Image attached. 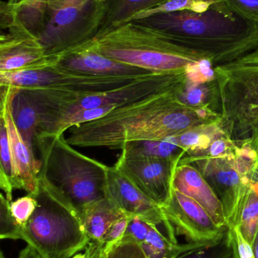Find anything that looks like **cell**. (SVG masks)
<instances>
[{"mask_svg": "<svg viewBox=\"0 0 258 258\" xmlns=\"http://www.w3.org/2000/svg\"><path fill=\"white\" fill-rule=\"evenodd\" d=\"M183 82L171 90L120 106L99 119L70 128L66 141L73 147L122 150L130 143L162 141L221 119L219 112L183 102L179 96Z\"/></svg>", "mask_w": 258, "mask_h": 258, "instance_id": "cell-1", "label": "cell"}, {"mask_svg": "<svg viewBox=\"0 0 258 258\" xmlns=\"http://www.w3.org/2000/svg\"><path fill=\"white\" fill-rule=\"evenodd\" d=\"M133 21L199 54L215 67L230 63L258 48V21L238 15L224 0H218L204 12L177 11Z\"/></svg>", "mask_w": 258, "mask_h": 258, "instance_id": "cell-2", "label": "cell"}, {"mask_svg": "<svg viewBox=\"0 0 258 258\" xmlns=\"http://www.w3.org/2000/svg\"><path fill=\"white\" fill-rule=\"evenodd\" d=\"M186 71L152 73L128 84L95 93H77L54 89H23L28 94L39 113V129L36 141L57 137L62 124L78 112L109 106L117 108L171 90L184 81Z\"/></svg>", "mask_w": 258, "mask_h": 258, "instance_id": "cell-3", "label": "cell"}, {"mask_svg": "<svg viewBox=\"0 0 258 258\" xmlns=\"http://www.w3.org/2000/svg\"><path fill=\"white\" fill-rule=\"evenodd\" d=\"M37 207L24 226L21 240L43 258H71L90 242L80 212L51 183L39 177Z\"/></svg>", "mask_w": 258, "mask_h": 258, "instance_id": "cell-4", "label": "cell"}, {"mask_svg": "<svg viewBox=\"0 0 258 258\" xmlns=\"http://www.w3.org/2000/svg\"><path fill=\"white\" fill-rule=\"evenodd\" d=\"M92 44L109 58L151 73L183 72L204 59L135 21L97 35Z\"/></svg>", "mask_w": 258, "mask_h": 258, "instance_id": "cell-5", "label": "cell"}, {"mask_svg": "<svg viewBox=\"0 0 258 258\" xmlns=\"http://www.w3.org/2000/svg\"><path fill=\"white\" fill-rule=\"evenodd\" d=\"M36 144L42 155L39 177L62 192L80 214L106 197L109 166L77 151L64 135Z\"/></svg>", "mask_w": 258, "mask_h": 258, "instance_id": "cell-6", "label": "cell"}, {"mask_svg": "<svg viewBox=\"0 0 258 258\" xmlns=\"http://www.w3.org/2000/svg\"><path fill=\"white\" fill-rule=\"evenodd\" d=\"M221 91L223 126L234 140L258 126V48L225 64L215 67Z\"/></svg>", "mask_w": 258, "mask_h": 258, "instance_id": "cell-7", "label": "cell"}, {"mask_svg": "<svg viewBox=\"0 0 258 258\" xmlns=\"http://www.w3.org/2000/svg\"><path fill=\"white\" fill-rule=\"evenodd\" d=\"M105 12L100 0H46L36 36L48 54L68 51L97 36Z\"/></svg>", "mask_w": 258, "mask_h": 258, "instance_id": "cell-8", "label": "cell"}, {"mask_svg": "<svg viewBox=\"0 0 258 258\" xmlns=\"http://www.w3.org/2000/svg\"><path fill=\"white\" fill-rule=\"evenodd\" d=\"M236 156L201 158L191 163L202 174L224 206L228 227L233 224L241 197L254 178V153L248 140L239 141Z\"/></svg>", "mask_w": 258, "mask_h": 258, "instance_id": "cell-9", "label": "cell"}, {"mask_svg": "<svg viewBox=\"0 0 258 258\" xmlns=\"http://www.w3.org/2000/svg\"><path fill=\"white\" fill-rule=\"evenodd\" d=\"M0 72L39 70L55 66L62 52L48 54L38 38L23 24L16 7L0 5Z\"/></svg>", "mask_w": 258, "mask_h": 258, "instance_id": "cell-10", "label": "cell"}, {"mask_svg": "<svg viewBox=\"0 0 258 258\" xmlns=\"http://www.w3.org/2000/svg\"><path fill=\"white\" fill-rule=\"evenodd\" d=\"M142 77L96 75L68 71L55 65L43 69L0 72V86L90 94L120 87Z\"/></svg>", "mask_w": 258, "mask_h": 258, "instance_id": "cell-11", "label": "cell"}, {"mask_svg": "<svg viewBox=\"0 0 258 258\" xmlns=\"http://www.w3.org/2000/svg\"><path fill=\"white\" fill-rule=\"evenodd\" d=\"M162 209L175 233L185 236L188 242L213 245L227 234L228 228L218 226L199 203L174 186L171 197Z\"/></svg>", "mask_w": 258, "mask_h": 258, "instance_id": "cell-12", "label": "cell"}, {"mask_svg": "<svg viewBox=\"0 0 258 258\" xmlns=\"http://www.w3.org/2000/svg\"><path fill=\"white\" fill-rule=\"evenodd\" d=\"M0 116L4 119L9 135L14 173V188L23 189L29 195H37L39 191V174L42 162L37 160L33 148L24 141L12 116V106L20 90L12 86H0Z\"/></svg>", "mask_w": 258, "mask_h": 258, "instance_id": "cell-13", "label": "cell"}, {"mask_svg": "<svg viewBox=\"0 0 258 258\" xmlns=\"http://www.w3.org/2000/svg\"><path fill=\"white\" fill-rule=\"evenodd\" d=\"M183 156V154L173 158L127 157L121 153L115 165L162 207L171 197L174 171Z\"/></svg>", "mask_w": 258, "mask_h": 258, "instance_id": "cell-14", "label": "cell"}, {"mask_svg": "<svg viewBox=\"0 0 258 258\" xmlns=\"http://www.w3.org/2000/svg\"><path fill=\"white\" fill-rule=\"evenodd\" d=\"M106 197L127 215L140 218L159 228L163 226L167 236L177 242L174 227L165 218L162 207L148 198L115 165L109 167Z\"/></svg>", "mask_w": 258, "mask_h": 258, "instance_id": "cell-15", "label": "cell"}, {"mask_svg": "<svg viewBox=\"0 0 258 258\" xmlns=\"http://www.w3.org/2000/svg\"><path fill=\"white\" fill-rule=\"evenodd\" d=\"M58 67L76 72L96 75L142 77L149 71L117 61L103 55L95 49L92 39L62 52Z\"/></svg>", "mask_w": 258, "mask_h": 258, "instance_id": "cell-16", "label": "cell"}, {"mask_svg": "<svg viewBox=\"0 0 258 258\" xmlns=\"http://www.w3.org/2000/svg\"><path fill=\"white\" fill-rule=\"evenodd\" d=\"M173 186L199 203L218 226L228 228L221 200L194 165L179 163L174 171Z\"/></svg>", "mask_w": 258, "mask_h": 258, "instance_id": "cell-17", "label": "cell"}, {"mask_svg": "<svg viewBox=\"0 0 258 258\" xmlns=\"http://www.w3.org/2000/svg\"><path fill=\"white\" fill-rule=\"evenodd\" d=\"M80 216L90 241L102 242L110 226L119 218L130 215L124 213L106 197L86 206L80 212Z\"/></svg>", "mask_w": 258, "mask_h": 258, "instance_id": "cell-18", "label": "cell"}, {"mask_svg": "<svg viewBox=\"0 0 258 258\" xmlns=\"http://www.w3.org/2000/svg\"><path fill=\"white\" fill-rule=\"evenodd\" d=\"M224 132H227L220 119L212 123L188 129L174 136L177 145L184 153L179 163H189L192 159L199 157L207 150L211 143Z\"/></svg>", "mask_w": 258, "mask_h": 258, "instance_id": "cell-19", "label": "cell"}, {"mask_svg": "<svg viewBox=\"0 0 258 258\" xmlns=\"http://www.w3.org/2000/svg\"><path fill=\"white\" fill-rule=\"evenodd\" d=\"M139 244L148 258H178L185 253L211 245L196 242L179 244L164 234L159 227L151 224L145 240Z\"/></svg>", "mask_w": 258, "mask_h": 258, "instance_id": "cell-20", "label": "cell"}, {"mask_svg": "<svg viewBox=\"0 0 258 258\" xmlns=\"http://www.w3.org/2000/svg\"><path fill=\"white\" fill-rule=\"evenodd\" d=\"M168 0H106L104 18L98 34L130 22L139 12L156 7Z\"/></svg>", "mask_w": 258, "mask_h": 258, "instance_id": "cell-21", "label": "cell"}, {"mask_svg": "<svg viewBox=\"0 0 258 258\" xmlns=\"http://www.w3.org/2000/svg\"><path fill=\"white\" fill-rule=\"evenodd\" d=\"M230 226H236L244 237L254 244L258 232V180L252 179L245 188Z\"/></svg>", "mask_w": 258, "mask_h": 258, "instance_id": "cell-22", "label": "cell"}, {"mask_svg": "<svg viewBox=\"0 0 258 258\" xmlns=\"http://www.w3.org/2000/svg\"><path fill=\"white\" fill-rule=\"evenodd\" d=\"M12 111L20 133L27 144L33 148L39 129V116L36 106L26 91H18L12 102Z\"/></svg>", "mask_w": 258, "mask_h": 258, "instance_id": "cell-23", "label": "cell"}, {"mask_svg": "<svg viewBox=\"0 0 258 258\" xmlns=\"http://www.w3.org/2000/svg\"><path fill=\"white\" fill-rule=\"evenodd\" d=\"M121 154L127 157L173 158L180 154L184 156L174 136L162 141L130 143L121 150Z\"/></svg>", "mask_w": 258, "mask_h": 258, "instance_id": "cell-24", "label": "cell"}, {"mask_svg": "<svg viewBox=\"0 0 258 258\" xmlns=\"http://www.w3.org/2000/svg\"><path fill=\"white\" fill-rule=\"evenodd\" d=\"M0 186L5 197L12 202L14 188L13 165L9 145V135L4 119L0 116Z\"/></svg>", "mask_w": 258, "mask_h": 258, "instance_id": "cell-25", "label": "cell"}, {"mask_svg": "<svg viewBox=\"0 0 258 258\" xmlns=\"http://www.w3.org/2000/svg\"><path fill=\"white\" fill-rule=\"evenodd\" d=\"M218 0H168L156 7L136 14L131 21L143 19L157 14L168 13L177 11L190 10L204 12L209 9Z\"/></svg>", "mask_w": 258, "mask_h": 258, "instance_id": "cell-26", "label": "cell"}, {"mask_svg": "<svg viewBox=\"0 0 258 258\" xmlns=\"http://www.w3.org/2000/svg\"><path fill=\"white\" fill-rule=\"evenodd\" d=\"M46 0H26L21 6H15L21 22L36 36L40 28Z\"/></svg>", "mask_w": 258, "mask_h": 258, "instance_id": "cell-27", "label": "cell"}, {"mask_svg": "<svg viewBox=\"0 0 258 258\" xmlns=\"http://www.w3.org/2000/svg\"><path fill=\"white\" fill-rule=\"evenodd\" d=\"M9 202L3 194H1L0 205V238L1 239H21L22 228L17 224L11 214Z\"/></svg>", "mask_w": 258, "mask_h": 258, "instance_id": "cell-28", "label": "cell"}, {"mask_svg": "<svg viewBox=\"0 0 258 258\" xmlns=\"http://www.w3.org/2000/svg\"><path fill=\"white\" fill-rule=\"evenodd\" d=\"M36 207L37 201L36 198L29 194L11 202L9 205L12 217L22 230L34 213Z\"/></svg>", "mask_w": 258, "mask_h": 258, "instance_id": "cell-29", "label": "cell"}, {"mask_svg": "<svg viewBox=\"0 0 258 258\" xmlns=\"http://www.w3.org/2000/svg\"><path fill=\"white\" fill-rule=\"evenodd\" d=\"M227 237L232 251V258H256L253 245L242 235L236 226H230Z\"/></svg>", "mask_w": 258, "mask_h": 258, "instance_id": "cell-30", "label": "cell"}, {"mask_svg": "<svg viewBox=\"0 0 258 258\" xmlns=\"http://www.w3.org/2000/svg\"><path fill=\"white\" fill-rule=\"evenodd\" d=\"M107 258H148L140 245L134 241L122 239L105 246Z\"/></svg>", "mask_w": 258, "mask_h": 258, "instance_id": "cell-31", "label": "cell"}, {"mask_svg": "<svg viewBox=\"0 0 258 258\" xmlns=\"http://www.w3.org/2000/svg\"><path fill=\"white\" fill-rule=\"evenodd\" d=\"M232 251L227 234L222 241L182 254L178 258H232Z\"/></svg>", "mask_w": 258, "mask_h": 258, "instance_id": "cell-32", "label": "cell"}, {"mask_svg": "<svg viewBox=\"0 0 258 258\" xmlns=\"http://www.w3.org/2000/svg\"><path fill=\"white\" fill-rule=\"evenodd\" d=\"M233 12L250 21H258V0H224Z\"/></svg>", "mask_w": 258, "mask_h": 258, "instance_id": "cell-33", "label": "cell"}, {"mask_svg": "<svg viewBox=\"0 0 258 258\" xmlns=\"http://www.w3.org/2000/svg\"><path fill=\"white\" fill-rule=\"evenodd\" d=\"M133 218V217L124 216L115 221L106 232L102 243L107 245L121 240L124 237L127 227Z\"/></svg>", "mask_w": 258, "mask_h": 258, "instance_id": "cell-34", "label": "cell"}, {"mask_svg": "<svg viewBox=\"0 0 258 258\" xmlns=\"http://www.w3.org/2000/svg\"><path fill=\"white\" fill-rule=\"evenodd\" d=\"M105 246L102 242L90 241L85 248L86 258H107Z\"/></svg>", "mask_w": 258, "mask_h": 258, "instance_id": "cell-35", "label": "cell"}, {"mask_svg": "<svg viewBox=\"0 0 258 258\" xmlns=\"http://www.w3.org/2000/svg\"><path fill=\"white\" fill-rule=\"evenodd\" d=\"M250 136L247 137L248 144L254 153L255 165H254V180H258V126L250 132Z\"/></svg>", "mask_w": 258, "mask_h": 258, "instance_id": "cell-36", "label": "cell"}, {"mask_svg": "<svg viewBox=\"0 0 258 258\" xmlns=\"http://www.w3.org/2000/svg\"><path fill=\"white\" fill-rule=\"evenodd\" d=\"M39 254L34 248L27 245V247L20 252L18 258H36Z\"/></svg>", "mask_w": 258, "mask_h": 258, "instance_id": "cell-37", "label": "cell"}, {"mask_svg": "<svg viewBox=\"0 0 258 258\" xmlns=\"http://www.w3.org/2000/svg\"><path fill=\"white\" fill-rule=\"evenodd\" d=\"M25 1L26 0H7L6 2L9 4L13 5V6H19Z\"/></svg>", "mask_w": 258, "mask_h": 258, "instance_id": "cell-38", "label": "cell"}, {"mask_svg": "<svg viewBox=\"0 0 258 258\" xmlns=\"http://www.w3.org/2000/svg\"><path fill=\"white\" fill-rule=\"evenodd\" d=\"M253 248H254V254H255L256 258H258V232L255 239H254V244H253Z\"/></svg>", "mask_w": 258, "mask_h": 258, "instance_id": "cell-39", "label": "cell"}, {"mask_svg": "<svg viewBox=\"0 0 258 258\" xmlns=\"http://www.w3.org/2000/svg\"><path fill=\"white\" fill-rule=\"evenodd\" d=\"M71 258H86V254H85V253H83V254H81V253H78V254H75L74 257Z\"/></svg>", "mask_w": 258, "mask_h": 258, "instance_id": "cell-40", "label": "cell"}, {"mask_svg": "<svg viewBox=\"0 0 258 258\" xmlns=\"http://www.w3.org/2000/svg\"><path fill=\"white\" fill-rule=\"evenodd\" d=\"M36 258H43L42 257V256L40 255V254H39V255L37 256V257Z\"/></svg>", "mask_w": 258, "mask_h": 258, "instance_id": "cell-41", "label": "cell"}, {"mask_svg": "<svg viewBox=\"0 0 258 258\" xmlns=\"http://www.w3.org/2000/svg\"><path fill=\"white\" fill-rule=\"evenodd\" d=\"M1 258H4V255H3V253H1Z\"/></svg>", "mask_w": 258, "mask_h": 258, "instance_id": "cell-42", "label": "cell"}, {"mask_svg": "<svg viewBox=\"0 0 258 258\" xmlns=\"http://www.w3.org/2000/svg\"><path fill=\"white\" fill-rule=\"evenodd\" d=\"M100 1L105 2V1H106V0H100Z\"/></svg>", "mask_w": 258, "mask_h": 258, "instance_id": "cell-43", "label": "cell"}]
</instances>
